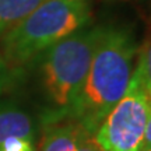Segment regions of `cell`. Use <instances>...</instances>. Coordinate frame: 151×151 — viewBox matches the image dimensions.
I'll use <instances>...</instances> for the list:
<instances>
[{"label": "cell", "mask_w": 151, "mask_h": 151, "mask_svg": "<svg viewBox=\"0 0 151 151\" xmlns=\"http://www.w3.org/2000/svg\"><path fill=\"white\" fill-rule=\"evenodd\" d=\"M13 80H14V78H13L10 70L7 69L4 60H3L1 55H0V94L4 91V88L9 86Z\"/></svg>", "instance_id": "8fae6325"}, {"label": "cell", "mask_w": 151, "mask_h": 151, "mask_svg": "<svg viewBox=\"0 0 151 151\" xmlns=\"http://www.w3.org/2000/svg\"><path fill=\"white\" fill-rule=\"evenodd\" d=\"M0 151H35V143L22 137H9L0 144Z\"/></svg>", "instance_id": "9c48e42d"}, {"label": "cell", "mask_w": 151, "mask_h": 151, "mask_svg": "<svg viewBox=\"0 0 151 151\" xmlns=\"http://www.w3.org/2000/svg\"><path fill=\"white\" fill-rule=\"evenodd\" d=\"M151 115V97L137 60L123 97L95 132L104 151H139Z\"/></svg>", "instance_id": "277c9868"}, {"label": "cell", "mask_w": 151, "mask_h": 151, "mask_svg": "<svg viewBox=\"0 0 151 151\" xmlns=\"http://www.w3.org/2000/svg\"><path fill=\"white\" fill-rule=\"evenodd\" d=\"M139 151H151V146H140Z\"/></svg>", "instance_id": "4fadbf2b"}, {"label": "cell", "mask_w": 151, "mask_h": 151, "mask_svg": "<svg viewBox=\"0 0 151 151\" xmlns=\"http://www.w3.org/2000/svg\"><path fill=\"white\" fill-rule=\"evenodd\" d=\"M92 18L90 0H45L22 21L0 35V55L13 78L31 67L43 50L87 27Z\"/></svg>", "instance_id": "3957f363"}, {"label": "cell", "mask_w": 151, "mask_h": 151, "mask_svg": "<svg viewBox=\"0 0 151 151\" xmlns=\"http://www.w3.org/2000/svg\"><path fill=\"white\" fill-rule=\"evenodd\" d=\"M77 151H104V150H102V147L98 144V141H97V139H95V134H94V133L84 132L83 136H81V139H80Z\"/></svg>", "instance_id": "30bf717a"}, {"label": "cell", "mask_w": 151, "mask_h": 151, "mask_svg": "<svg viewBox=\"0 0 151 151\" xmlns=\"http://www.w3.org/2000/svg\"><path fill=\"white\" fill-rule=\"evenodd\" d=\"M84 132L87 130L76 119H62L42 124L38 151H77Z\"/></svg>", "instance_id": "5b68a950"}, {"label": "cell", "mask_w": 151, "mask_h": 151, "mask_svg": "<svg viewBox=\"0 0 151 151\" xmlns=\"http://www.w3.org/2000/svg\"><path fill=\"white\" fill-rule=\"evenodd\" d=\"M45 0H0V35L29 16Z\"/></svg>", "instance_id": "52a82bcc"}, {"label": "cell", "mask_w": 151, "mask_h": 151, "mask_svg": "<svg viewBox=\"0 0 151 151\" xmlns=\"http://www.w3.org/2000/svg\"><path fill=\"white\" fill-rule=\"evenodd\" d=\"M37 124L34 118L16 102L0 104V144L9 137H22L35 143Z\"/></svg>", "instance_id": "8992f818"}, {"label": "cell", "mask_w": 151, "mask_h": 151, "mask_svg": "<svg viewBox=\"0 0 151 151\" xmlns=\"http://www.w3.org/2000/svg\"><path fill=\"white\" fill-rule=\"evenodd\" d=\"M137 65L141 70L148 95L151 97V38L147 39L143 45H140L137 55Z\"/></svg>", "instance_id": "ba28073f"}, {"label": "cell", "mask_w": 151, "mask_h": 151, "mask_svg": "<svg viewBox=\"0 0 151 151\" xmlns=\"http://www.w3.org/2000/svg\"><path fill=\"white\" fill-rule=\"evenodd\" d=\"M150 7H151V0H150Z\"/></svg>", "instance_id": "5bb4252c"}, {"label": "cell", "mask_w": 151, "mask_h": 151, "mask_svg": "<svg viewBox=\"0 0 151 151\" xmlns=\"http://www.w3.org/2000/svg\"><path fill=\"white\" fill-rule=\"evenodd\" d=\"M140 43L134 31L122 25H102L84 86L70 119L97 132L111 109L123 97L134 70Z\"/></svg>", "instance_id": "6da1fadb"}, {"label": "cell", "mask_w": 151, "mask_h": 151, "mask_svg": "<svg viewBox=\"0 0 151 151\" xmlns=\"http://www.w3.org/2000/svg\"><path fill=\"white\" fill-rule=\"evenodd\" d=\"M102 25L83 27L43 50L31 66L37 67L42 98L39 124L70 119L80 95Z\"/></svg>", "instance_id": "7a4b0ae2"}, {"label": "cell", "mask_w": 151, "mask_h": 151, "mask_svg": "<svg viewBox=\"0 0 151 151\" xmlns=\"http://www.w3.org/2000/svg\"><path fill=\"white\" fill-rule=\"evenodd\" d=\"M141 146H151V115H150V118H148V122H147L146 132H144V137H143V141H141Z\"/></svg>", "instance_id": "7c38bea8"}]
</instances>
